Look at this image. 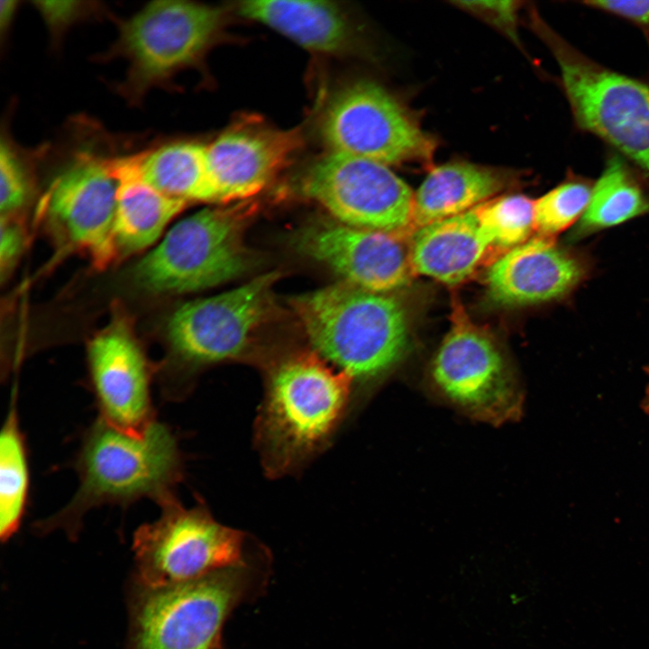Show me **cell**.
I'll return each instance as SVG.
<instances>
[{
	"label": "cell",
	"instance_id": "cell-11",
	"mask_svg": "<svg viewBox=\"0 0 649 649\" xmlns=\"http://www.w3.org/2000/svg\"><path fill=\"white\" fill-rule=\"evenodd\" d=\"M297 189L343 224L405 238L413 233L414 192L387 165L329 151L305 169Z\"/></svg>",
	"mask_w": 649,
	"mask_h": 649
},
{
	"label": "cell",
	"instance_id": "cell-3",
	"mask_svg": "<svg viewBox=\"0 0 649 649\" xmlns=\"http://www.w3.org/2000/svg\"><path fill=\"white\" fill-rule=\"evenodd\" d=\"M352 381L310 355L288 358L273 369L256 425L270 473L288 472L324 445L346 410Z\"/></svg>",
	"mask_w": 649,
	"mask_h": 649
},
{
	"label": "cell",
	"instance_id": "cell-31",
	"mask_svg": "<svg viewBox=\"0 0 649 649\" xmlns=\"http://www.w3.org/2000/svg\"><path fill=\"white\" fill-rule=\"evenodd\" d=\"M585 5L649 26V1H586Z\"/></svg>",
	"mask_w": 649,
	"mask_h": 649
},
{
	"label": "cell",
	"instance_id": "cell-27",
	"mask_svg": "<svg viewBox=\"0 0 649 649\" xmlns=\"http://www.w3.org/2000/svg\"><path fill=\"white\" fill-rule=\"evenodd\" d=\"M592 187L581 180H568L535 201V229L552 237L585 213Z\"/></svg>",
	"mask_w": 649,
	"mask_h": 649
},
{
	"label": "cell",
	"instance_id": "cell-23",
	"mask_svg": "<svg viewBox=\"0 0 649 649\" xmlns=\"http://www.w3.org/2000/svg\"><path fill=\"white\" fill-rule=\"evenodd\" d=\"M11 399L0 435V536L3 542L20 527L30 489L28 452L19 425L15 395Z\"/></svg>",
	"mask_w": 649,
	"mask_h": 649
},
{
	"label": "cell",
	"instance_id": "cell-20",
	"mask_svg": "<svg viewBox=\"0 0 649 649\" xmlns=\"http://www.w3.org/2000/svg\"><path fill=\"white\" fill-rule=\"evenodd\" d=\"M114 172L118 183L114 241L118 257H124L152 244L187 202L168 197L147 183L140 174L135 153L118 154Z\"/></svg>",
	"mask_w": 649,
	"mask_h": 649
},
{
	"label": "cell",
	"instance_id": "cell-30",
	"mask_svg": "<svg viewBox=\"0 0 649 649\" xmlns=\"http://www.w3.org/2000/svg\"><path fill=\"white\" fill-rule=\"evenodd\" d=\"M463 9L481 14L498 27L513 34L517 6L514 1H463L457 3Z\"/></svg>",
	"mask_w": 649,
	"mask_h": 649
},
{
	"label": "cell",
	"instance_id": "cell-8",
	"mask_svg": "<svg viewBox=\"0 0 649 649\" xmlns=\"http://www.w3.org/2000/svg\"><path fill=\"white\" fill-rule=\"evenodd\" d=\"M430 375L440 397L470 418L501 425L521 416L524 397L504 354L456 300Z\"/></svg>",
	"mask_w": 649,
	"mask_h": 649
},
{
	"label": "cell",
	"instance_id": "cell-14",
	"mask_svg": "<svg viewBox=\"0 0 649 649\" xmlns=\"http://www.w3.org/2000/svg\"><path fill=\"white\" fill-rule=\"evenodd\" d=\"M404 238L322 218L296 231L292 243L303 255L330 269L343 283L389 294L407 285L415 274Z\"/></svg>",
	"mask_w": 649,
	"mask_h": 649
},
{
	"label": "cell",
	"instance_id": "cell-17",
	"mask_svg": "<svg viewBox=\"0 0 649 649\" xmlns=\"http://www.w3.org/2000/svg\"><path fill=\"white\" fill-rule=\"evenodd\" d=\"M582 269L552 237L530 238L499 256L487 272L489 297L498 305L526 306L556 298L580 279Z\"/></svg>",
	"mask_w": 649,
	"mask_h": 649
},
{
	"label": "cell",
	"instance_id": "cell-2",
	"mask_svg": "<svg viewBox=\"0 0 649 649\" xmlns=\"http://www.w3.org/2000/svg\"><path fill=\"white\" fill-rule=\"evenodd\" d=\"M290 305L315 352L352 379L384 375L407 351V314L390 294L341 282L296 296Z\"/></svg>",
	"mask_w": 649,
	"mask_h": 649
},
{
	"label": "cell",
	"instance_id": "cell-13",
	"mask_svg": "<svg viewBox=\"0 0 649 649\" xmlns=\"http://www.w3.org/2000/svg\"><path fill=\"white\" fill-rule=\"evenodd\" d=\"M279 274L268 272L233 289L179 306L167 325L177 362L197 367L244 354L270 315L272 288Z\"/></svg>",
	"mask_w": 649,
	"mask_h": 649
},
{
	"label": "cell",
	"instance_id": "cell-29",
	"mask_svg": "<svg viewBox=\"0 0 649 649\" xmlns=\"http://www.w3.org/2000/svg\"><path fill=\"white\" fill-rule=\"evenodd\" d=\"M24 240V229L17 216L1 215L0 263L3 277L14 267Z\"/></svg>",
	"mask_w": 649,
	"mask_h": 649
},
{
	"label": "cell",
	"instance_id": "cell-25",
	"mask_svg": "<svg viewBox=\"0 0 649 649\" xmlns=\"http://www.w3.org/2000/svg\"><path fill=\"white\" fill-rule=\"evenodd\" d=\"M491 247L506 251L529 240L535 229V201L523 194L491 198L475 207Z\"/></svg>",
	"mask_w": 649,
	"mask_h": 649
},
{
	"label": "cell",
	"instance_id": "cell-22",
	"mask_svg": "<svg viewBox=\"0 0 649 649\" xmlns=\"http://www.w3.org/2000/svg\"><path fill=\"white\" fill-rule=\"evenodd\" d=\"M206 148L194 141H172L135 152V157L142 178L162 194L187 202H216Z\"/></svg>",
	"mask_w": 649,
	"mask_h": 649
},
{
	"label": "cell",
	"instance_id": "cell-12",
	"mask_svg": "<svg viewBox=\"0 0 649 649\" xmlns=\"http://www.w3.org/2000/svg\"><path fill=\"white\" fill-rule=\"evenodd\" d=\"M330 150L387 166L427 160L433 142L382 87L357 80L336 89L319 120Z\"/></svg>",
	"mask_w": 649,
	"mask_h": 649
},
{
	"label": "cell",
	"instance_id": "cell-16",
	"mask_svg": "<svg viewBox=\"0 0 649 649\" xmlns=\"http://www.w3.org/2000/svg\"><path fill=\"white\" fill-rule=\"evenodd\" d=\"M301 145L299 130H280L253 116L232 123L206 148L216 203L246 201L262 191Z\"/></svg>",
	"mask_w": 649,
	"mask_h": 649
},
{
	"label": "cell",
	"instance_id": "cell-9",
	"mask_svg": "<svg viewBox=\"0 0 649 649\" xmlns=\"http://www.w3.org/2000/svg\"><path fill=\"white\" fill-rule=\"evenodd\" d=\"M544 31L578 125L649 172V86L594 63Z\"/></svg>",
	"mask_w": 649,
	"mask_h": 649
},
{
	"label": "cell",
	"instance_id": "cell-1",
	"mask_svg": "<svg viewBox=\"0 0 649 649\" xmlns=\"http://www.w3.org/2000/svg\"><path fill=\"white\" fill-rule=\"evenodd\" d=\"M74 468L77 491L58 512L34 524L39 533L61 529L73 537L86 514L104 505L150 498L160 507L177 498L175 489L183 477L178 439L169 425L156 420L135 435L98 418L82 437Z\"/></svg>",
	"mask_w": 649,
	"mask_h": 649
},
{
	"label": "cell",
	"instance_id": "cell-6",
	"mask_svg": "<svg viewBox=\"0 0 649 649\" xmlns=\"http://www.w3.org/2000/svg\"><path fill=\"white\" fill-rule=\"evenodd\" d=\"M253 211L246 200L205 208L178 222L134 266V284L150 293L177 294L240 277L252 265L244 234Z\"/></svg>",
	"mask_w": 649,
	"mask_h": 649
},
{
	"label": "cell",
	"instance_id": "cell-21",
	"mask_svg": "<svg viewBox=\"0 0 649 649\" xmlns=\"http://www.w3.org/2000/svg\"><path fill=\"white\" fill-rule=\"evenodd\" d=\"M511 181V173L470 162L455 161L433 168L414 192L413 233L475 208L493 198Z\"/></svg>",
	"mask_w": 649,
	"mask_h": 649
},
{
	"label": "cell",
	"instance_id": "cell-7",
	"mask_svg": "<svg viewBox=\"0 0 649 649\" xmlns=\"http://www.w3.org/2000/svg\"><path fill=\"white\" fill-rule=\"evenodd\" d=\"M246 563L145 588L133 613V649H214L231 611L252 584Z\"/></svg>",
	"mask_w": 649,
	"mask_h": 649
},
{
	"label": "cell",
	"instance_id": "cell-4",
	"mask_svg": "<svg viewBox=\"0 0 649 649\" xmlns=\"http://www.w3.org/2000/svg\"><path fill=\"white\" fill-rule=\"evenodd\" d=\"M55 158L41 209L70 248L103 270L118 258L114 241L117 179L110 145L94 122L78 121Z\"/></svg>",
	"mask_w": 649,
	"mask_h": 649
},
{
	"label": "cell",
	"instance_id": "cell-18",
	"mask_svg": "<svg viewBox=\"0 0 649 649\" xmlns=\"http://www.w3.org/2000/svg\"><path fill=\"white\" fill-rule=\"evenodd\" d=\"M490 248L475 208L416 230L408 245L415 274L450 286L468 279Z\"/></svg>",
	"mask_w": 649,
	"mask_h": 649
},
{
	"label": "cell",
	"instance_id": "cell-24",
	"mask_svg": "<svg viewBox=\"0 0 649 649\" xmlns=\"http://www.w3.org/2000/svg\"><path fill=\"white\" fill-rule=\"evenodd\" d=\"M648 207L643 191L624 162L611 158L592 187L578 232L583 234L624 223L644 214Z\"/></svg>",
	"mask_w": 649,
	"mask_h": 649
},
{
	"label": "cell",
	"instance_id": "cell-19",
	"mask_svg": "<svg viewBox=\"0 0 649 649\" xmlns=\"http://www.w3.org/2000/svg\"><path fill=\"white\" fill-rule=\"evenodd\" d=\"M237 12L318 53H345L354 37L352 24L345 10L330 1H243L237 5Z\"/></svg>",
	"mask_w": 649,
	"mask_h": 649
},
{
	"label": "cell",
	"instance_id": "cell-28",
	"mask_svg": "<svg viewBox=\"0 0 649 649\" xmlns=\"http://www.w3.org/2000/svg\"><path fill=\"white\" fill-rule=\"evenodd\" d=\"M34 7L45 23L53 45H58L69 29L80 22L100 15L99 3L83 1H35Z\"/></svg>",
	"mask_w": 649,
	"mask_h": 649
},
{
	"label": "cell",
	"instance_id": "cell-10",
	"mask_svg": "<svg viewBox=\"0 0 649 649\" xmlns=\"http://www.w3.org/2000/svg\"><path fill=\"white\" fill-rule=\"evenodd\" d=\"M134 533L133 550L145 588H158L244 564V535L215 521L202 505L184 507L177 498Z\"/></svg>",
	"mask_w": 649,
	"mask_h": 649
},
{
	"label": "cell",
	"instance_id": "cell-5",
	"mask_svg": "<svg viewBox=\"0 0 649 649\" xmlns=\"http://www.w3.org/2000/svg\"><path fill=\"white\" fill-rule=\"evenodd\" d=\"M224 9L183 0L150 2L128 19L117 20L118 35L100 61L123 59L124 79L115 90L130 105L155 87H165L181 70L196 65L215 41Z\"/></svg>",
	"mask_w": 649,
	"mask_h": 649
},
{
	"label": "cell",
	"instance_id": "cell-15",
	"mask_svg": "<svg viewBox=\"0 0 649 649\" xmlns=\"http://www.w3.org/2000/svg\"><path fill=\"white\" fill-rule=\"evenodd\" d=\"M87 362L99 418L127 434H142L155 421L151 375L125 320L114 318L90 340Z\"/></svg>",
	"mask_w": 649,
	"mask_h": 649
},
{
	"label": "cell",
	"instance_id": "cell-26",
	"mask_svg": "<svg viewBox=\"0 0 649 649\" xmlns=\"http://www.w3.org/2000/svg\"><path fill=\"white\" fill-rule=\"evenodd\" d=\"M36 152L32 157L18 147L6 131L0 144L1 215H16L30 202L35 186Z\"/></svg>",
	"mask_w": 649,
	"mask_h": 649
},
{
	"label": "cell",
	"instance_id": "cell-32",
	"mask_svg": "<svg viewBox=\"0 0 649 649\" xmlns=\"http://www.w3.org/2000/svg\"><path fill=\"white\" fill-rule=\"evenodd\" d=\"M17 4L18 2L11 0H2L0 2V29L2 38L5 37L7 30L10 28L17 9Z\"/></svg>",
	"mask_w": 649,
	"mask_h": 649
}]
</instances>
